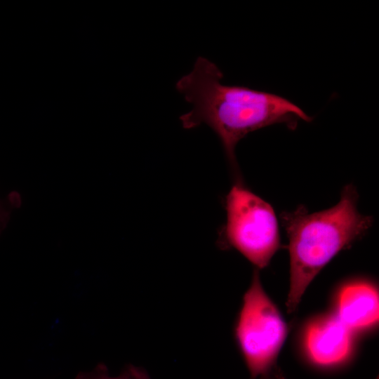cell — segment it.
I'll list each match as a JSON object with an SVG mask.
<instances>
[{
    "label": "cell",
    "instance_id": "obj_6",
    "mask_svg": "<svg viewBox=\"0 0 379 379\" xmlns=\"http://www.w3.org/2000/svg\"><path fill=\"white\" fill-rule=\"evenodd\" d=\"M377 288L366 281H355L341 288L337 302V317L350 330L363 329L378 321Z\"/></svg>",
    "mask_w": 379,
    "mask_h": 379
},
{
    "label": "cell",
    "instance_id": "obj_3",
    "mask_svg": "<svg viewBox=\"0 0 379 379\" xmlns=\"http://www.w3.org/2000/svg\"><path fill=\"white\" fill-rule=\"evenodd\" d=\"M287 326L265 293L258 271L243 298L234 335L251 379H286L277 359L287 335Z\"/></svg>",
    "mask_w": 379,
    "mask_h": 379
},
{
    "label": "cell",
    "instance_id": "obj_8",
    "mask_svg": "<svg viewBox=\"0 0 379 379\" xmlns=\"http://www.w3.org/2000/svg\"><path fill=\"white\" fill-rule=\"evenodd\" d=\"M14 201V198L4 201L0 199V234L8 222L11 208L15 206Z\"/></svg>",
    "mask_w": 379,
    "mask_h": 379
},
{
    "label": "cell",
    "instance_id": "obj_4",
    "mask_svg": "<svg viewBox=\"0 0 379 379\" xmlns=\"http://www.w3.org/2000/svg\"><path fill=\"white\" fill-rule=\"evenodd\" d=\"M227 219L219 244L236 249L259 269L280 246L277 220L270 204L240 183L225 197Z\"/></svg>",
    "mask_w": 379,
    "mask_h": 379
},
{
    "label": "cell",
    "instance_id": "obj_1",
    "mask_svg": "<svg viewBox=\"0 0 379 379\" xmlns=\"http://www.w3.org/2000/svg\"><path fill=\"white\" fill-rule=\"evenodd\" d=\"M223 77L213 62L197 57L192 71L175 83V89L192 105L179 119L185 129L208 126L219 138L236 171V147L247 135L277 124L293 129L300 121L314 119L284 96L245 86L224 84Z\"/></svg>",
    "mask_w": 379,
    "mask_h": 379
},
{
    "label": "cell",
    "instance_id": "obj_2",
    "mask_svg": "<svg viewBox=\"0 0 379 379\" xmlns=\"http://www.w3.org/2000/svg\"><path fill=\"white\" fill-rule=\"evenodd\" d=\"M358 193L346 185L339 202L326 210L310 213L305 206L280 217L289 240L290 286L286 301L293 312L311 281L341 250L364 235L373 218L357 210Z\"/></svg>",
    "mask_w": 379,
    "mask_h": 379
},
{
    "label": "cell",
    "instance_id": "obj_7",
    "mask_svg": "<svg viewBox=\"0 0 379 379\" xmlns=\"http://www.w3.org/2000/svg\"><path fill=\"white\" fill-rule=\"evenodd\" d=\"M75 379H151L147 372L138 366L127 365L117 376L110 375L104 364H99L91 371L79 372Z\"/></svg>",
    "mask_w": 379,
    "mask_h": 379
},
{
    "label": "cell",
    "instance_id": "obj_5",
    "mask_svg": "<svg viewBox=\"0 0 379 379\" xmlns=\"http://www.w3.org/2000/svg\"><path fill=\"white\" fill-rule=\"evenodd\" d=\"M305 350L310 360L323 368L336 366L349 357L352 347V331L336 314L319 317L307 327Z\"/></svg>",
    "mask_w": 379,
    "mask_h": 379
}]
</instances>
